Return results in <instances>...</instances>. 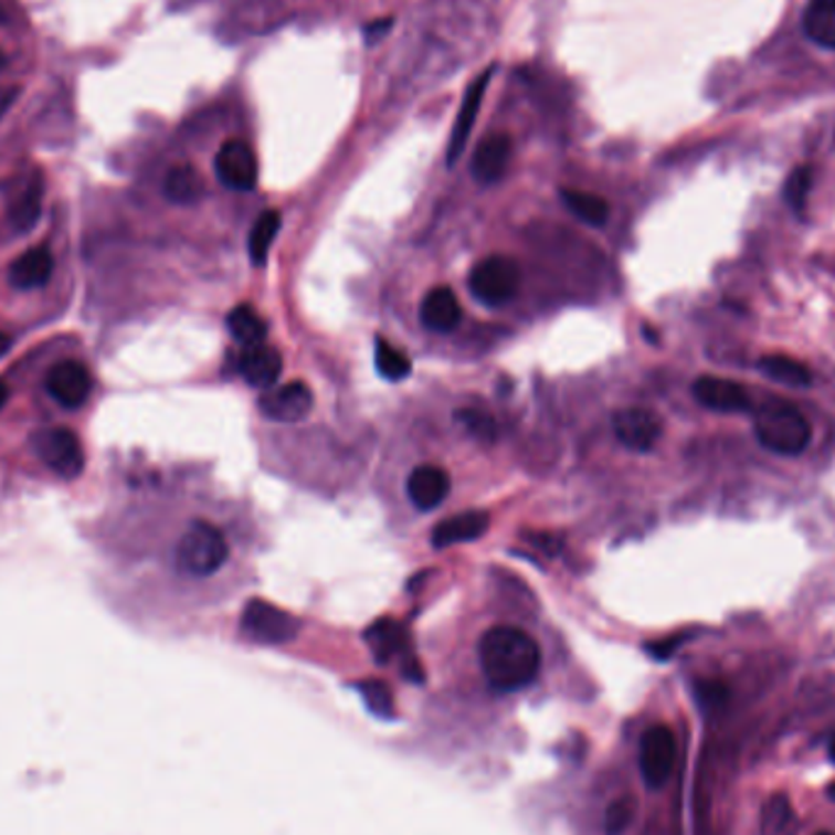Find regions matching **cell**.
<instances>
[{
	"label": "cell",
	"instance_id": "cell-1",
	"mask_svg": "<svg viewBox=\"0 0 835 835\" xmlns=\"http://www.w3.org/2000/svg\"><path fill=\"white\" fill-rule=\"evenodd\" d=\"M540 647L516 625H496L479 641V665L489 687L496 691H518L530 687L540 672Z\"/></svg>",
	"mask_w": 835,
	"mask_h": 835
},
{
	"label": "cell",
	"instance_id": "cell-2",
	"mask_svg": "<svg viewBox=\"0 0 835 835\" xmlns=\"http://www.w3.org/2000/svg\"><path fill=\"white\" fill-rule=\"evenodd\" d=\"M755 437L758 443L774 452V455L796 457L811 443V423L804 413L789 401L770 397L755 411Z\"/></svg>",
	"mask_w": 835,
	"mask_h": 835
},
{
	"label": "cell",
	"instance_id": "cell-3",
	"mask_svg": "<svg viewBox=\"0 0 835 835\" xmlns=\"http://www.w3.org/2000/svg\"><path fill=\"white\" fill-rule=\"evenodd\" d=\"M228 554L230 548L223 530L208 520H193L177 545L173 562L186 577H211L228 562Z\"/></svg>",
	"mask_w": 835,
	"mask_h": 835
},
{
	"label": "cell",
	"instance_id": "cell-4",
	"mask_svg": "<svg viewBox=\"0 0 835 835\" xmlns=\"http://www.w3.org/2000/svg\"><path fill=\"white\" fill-rule=\"evenodd\" d=\"M518 288H520L518 264L510 257H504V254L482 260L469 274L472 296L486 306L508 304V300L518 294Z\"/></svg>",
	"mask_w": 835,
	"mask_h": 835
},
{
	"label": "cell",
	"instance_id": "cell-5",
	"mask_svg": "<svg viewBox=\"0 0 835 835\" xmlns=\"http://www.w3.org/2000/svg\"><path fill=\"white\" fill-rule=\"evenodd\" d=\"M677 764V738L663 723L649 726L641 738V774L647 789H663Z\"/></svg>",
	"mask_w": 835,
	"mask_h": 835
},
{
	"label": "cell",
	"instance_id": "cell-6",
	"mask_svg": "<svg viewBox=\"0 0 835 835\" xmlns=\"http://www.w3.org/2000/svg\"><path fill=\"white\" fill-rule=\"evenodd\" d=\"M242 631L257 643L278 645L294 641L298 623L292 613L276 609L274 603L254 599L247 603L245 613H242Z\"/></svg>",
	"mask_w": 835,
	"mask_h": 835
},
{
	"label": "cell",
	"instance_id": "cell-7",
	"mask_svg": "<svg viewBox=\"0 0 835 835\" xmlns=\"http://www.w3.org/2000/svg\"><path fill=\"white\" fill-rule=\"evenodd\" d=\"M38 452L42 462L62 479H76L84 472V447L74 431L68 427H52L38 437Z\"/></svg>",
	"mask_w": 835,
	"mask_h": 835
},
{
	"label": "cell",
	"instance_id": "cell-8",
	"mask_svg": "<svg viewBox=\"0 0 835 835\" xmlns=\"http://www.w3.org/2000/svg\"><path fill=\"white\" fill-rule=\"evenodd\" d=\"M215 177L230 191H252L260 179L254 149L242 139H228L215 155Z\"/></svg>",
	"mask_w": 835,
	"mask_h": 835
},
{
	"label": "cell",
	"instance_id": "cell-9",
	"mask_svg": "<svg viewBox=\"0 0 835 835\" xmlns=\"http://www.w3.org/2000/svg\"><path fill=\"white\" fill-rule=\"evenodd\" d=\"M91 387V371L81 362H76V359H64V362L54 364L46 371L44 379L46 393H50L56 403L64 405V409H78V405H84Z\"/></svg>",
	"mask_w": 835,
	"mask_h": 835
},
{
	"label": "cell",
	"instance_id": "cell-10",
	"mask_svg": "<svg viewBox=\"0 0 835 835\" xmlns=\"http://www.w3.org/2000/svg\"><path fill=\"white\" fill-rule=\"evenodd\" d=\"M613 433L633 452H649L663 437V421L647 409H623L613 415Z\"/></svg>",
	"mask_w": 835,
	"mask_h": 835
},
{
	"label": "cell",
	"instance_id": "cell-11",
	"mask_svg": "<svg viewBox=\"0 0 835 835\" xmlns=\"http://www.w3.org/2000/svg\"><path fill=\"white\" fill-rule=\"evenodd\" d=\"M42 195H44V179L42 171H30L28 177L18 179L13 191L8 193V220L20 235H25L42 215Z\"/></svg>",
	"mask_w": 835,
	"mask_h": 835
},
{
	"label": "cell",
	"instance_id": "cell-12",
	"mask_svg": "<svg viewBox=\"0 0 835 835\" xmlns=\"http://www.w3.org/2000/svg\"><path fill=\"white\" fill-rule=\"evenodd\" d=\"M313 391L306 381H292L260 399V411L276 423H298L313 411Z\"/></svg>",
	"mask_w": 835,
	"mask_h": 835
},
{
	"label": "cell",
	"instance_id": "cell-13",
	"mask_svg": "<svg viewBox=\"0 0 835 835\" xmlns=\"http://www.w3.org/2000/svg\"><path fill=\"white\" fill-rule=\"evenodd\" d=\"M694 399L704 409L716 413H748L752 411V399L746 387L738 381L721 379V377H701L694 381Z\"/></svg>",
	"mask_w": 835,
	"mask_h": 835
},
{
	"label": "cell",
	"instance_id": "cell-14",
	"mask_svg": "<svg viewBox=\"0 0 835 835\" xmlns=\"http://www.w3.org/2000/svg\"><path fill=\"white\" fill-rule=\"evenodd\" d=\"M496 72V66H489L484 74L477 76V81L467 88V93H464V101H462V108H459V115L455 120V127H452V135H450V145H447V167L455 165V161L462 157L464 147H467L469 137H472V130H474V123H477V115L482 110V103H484V93L486 88H489L492 84V74Z\"/></svg>",
	"mask_w": 835,
	"mask_h": 835
},
{
	"label": "cell",
	"instance_id": "cell-15",
	"mask_svg": "<svg viewBox=\"0 0 835 835\" xmlns=\"http://www.w3.org/2000/svg\"><path fill=\"white\" fill-rule=\"evenodd\" d=\"M452 489L450 474L437 467V464H421L411 472L409 482H405V492H409L411 504L418 510H433L445 501Z\"/></svg>",
	"mask_w": 835,
	"mask_h": 835
},
{
	"label": "cell",
	"instance_id": "cell-16",
	"mask_svg": "<svg viewBox=\"0 0 835 835\" xmlns=\"http://www.w3.org/2000/svg\"><path fill=\"white\" fill-rule=\"evenodd\" d=\"M510 155H514V142H510L508 135L498 133L484 137L472 157L474 179L484 186L501 181L510 165Z\"/></svg>",
	"mask_w": 835,
	"mask_h": 835
},
{
	"label": "cell",
	"instance_id": "cell-17",
	"mask_svg": "<svg viewBox=\"0 0 835 835\" xmlns=\"http://www.w3.org/2000/svg\"><path fill=\"white\" fill-rule=\"evenodd\" d=\"M284 369V359L278 355L276 347L260 342V345H250L242 350L240 355V374L245 377L250 387H274L276 379L282 377Z\"/></svg>",
	"mask_w": 835,
	"mask_h": 835
},
{
	"label": "cell",
	"instance_id": "cell-18",
	"mask_svg": "<svg viewBox=\"0 0 835 835\" xmlns=\"http://www.w3.org/2000/svg\"><path fill=\"white\" fill-rule=\"evenodd\" d=\"M421 320L433 332H452L462 320V306L455 292L447 286H437L427 292L421 304Z\"/></svg>",
	"mask_w": 835,
	"mask_h": 835
},
{
	"label": "cell",
	"instance_id": "cell-19",
	"mask_svg": "<svg viewBox=\"0 0 835 835\" xmlns=\"http://www.w3.org/2000/svg\"><path fill=\"white\" fill-rule=\"evenodd\" d=\"M52 272H54L52 252L46 247H34V250H28L25 254H20V257L10 264L8 278H10V284L20 288V292H32V288H40L50 282Z\"/></svg>",
	"mask_w": 835,
	"mask_h": 835
},
{
	"label": "cell",
	"instance_id": "cell-20",
	"mask_svg": "<svg viewBox=\"0 0 835 835\" xmlns=\"http://www.w3.org/2000/svg\"><path fill=\"white\" fill-rule=\"evenodd\" d=\"M489 516L484 510H467V514L452 516L443 524H437L433 530V545L435 548H450V545L472 542L482 538L489 530Z\"/></svg>",
	"mask_w": 835,
	"mask_h": 835
},
{
	"label": "cell",
	"instance_id": "cell-21",
	"mask_svg": "<svg viewBox=\"0 0 835 835\" xmlns=\"http://www.w3.org/2000/svg\"><path fill=\"white\" fill-rule=\"evenodd\" d=\"M364 637L369 649L374 653V659L381 665H387L389 659L405 653V647H409V633H405L401 623L391 619H381L374 625H369Z\"/></svg>",
	"mask_w": 835,
	"mask_h": 835
},
{
	"label": "cell",
	"instance_id": "cell-22",
	"mask_svg": "<svg viewBox=\"0 0 835 835\" xmlns=\"http://www.w3.org/2000/svg\"><path fill=\"white\" fill-rule=\"evenodd\" d=\"M804 32L823 50H835V0H811L804 13Z\"/></svg>",
	"mask_w": 835,
	"mask_h": 835
},
{
	"label": "cell",
	"instance_id": "cell-23",
	"mask_svg": "<svg viewBox=\"0 0 835 835\" xmlns=\"http://www.w3.org/2000/svg\"><path fill=\"white\" fill-rule=\"evenodd\" d=\"M760 371L772 381H780V384L792 387V389H806L811 387V381H814V374H811V369L804 362H799V359H792L786 355L762 357Z\"/></svg>",
	"mask_w": 835,
	"mask_h": 835
},
{
	"label": "cell",
	"instance_id": "cell-24",
	"mask_svg": "<svg viewBox=\"0 0 835 835\" xmlns=\"http://www.w3.org/2000/svg\"><path fill=\"white\" fill-rule=\"evenodd\" d=\"M165 195L177 205H191L201 201L203 195V179L191 165H179L169 169L165 179Z\"/></svg>",
	"mask_w": 835,
	"mask_h": 835
},
{
	"label": "cell",
	"instance_id": "cell-25",
	"mask_svg": "<svg viewBox=\"0 0 835 835\" xmlns=\"http://www.w3.org/2000/svg\"><path fill=\"white\" fill-rule=\"evenodd\" d=\"M228 330L240 345H260L266 338V323L252 306L242 304L228 313Z\"/></svg>",
	"mask_w": 835,
	"mask_h": 835
},
{
	"label": "cell",
	"instance_id": "cell-26",
	"mask_svg": "<svg viewBox=\"0 0 835 835\" xmlns=\"http://www.w3.org/2000/svg\"><path fill=\"white\" fill-rule=\"evenodd\" d=\"M562 201L579 220H584L586 225H594V228L606 225V220L611 215L609 203L596 193H586V191H577V189H562Z\"/></svg>",
	"mask_w": 835,
	"mask_h": 835
},
{
	"label": "cell",
	"instance_id": "cell-27",
	"mask_svg": "<svg viewBox=\"0 0 835 835\" xmlns=\"http://www.w3.org/2000/svg\"><path fill=\"white\" fill-rule=\"evenodd\" d=\"M282 228V215L278 211H264L250 232V260L254 266H262L269 257V250L274 245V237Z\"/></svg>",
	"mask_w": 835,
	"mask_h": 835
},
{
	"label": "cell",
	"instance_id": "cell-28",
	"mask_svg": "<svg viewBox=\"0 0 835 835\" xmlns=\"http://www.w3.org/2000/svg\"><path fill=\"white\" fill-rule=\"evenodd\" d=\"M374 362L377 371L389 381H401L411 374V357L405 355L399 347H393L384 338H379L374 345Z\"/></svg>",
	"mask_w": 835,
	"mask_h": 835
},
{
	"label": "cell",
	"instance_id": "cell-29",
	"mask_svg": "<svg viewBox=\"0 0 835 835\" xmlns=\"http://www.w3.org/2000/svg\"><path fill=\"white\" fill-rule=\"evenodd\" d=\"M792 823V804L784 794H774L762 808V835H782Z\"/></svg>",
	"mask_w": 835,
	"mask_h": 835
},
{
	"label": "cell",
	"instance_id": "cell-30",
	"mask_svg": "<svg viewBox=\"0 0 835 835\" xmlns=\"http://www.w3.org/2000/svg\"><path fill=\"white\" fill-rule=\"evenodd\" d=\"M811 186H814V169H811V167H796V169L792 171V177L786 179V186H784V199H786L789 205L794 208L796 213H802V211H804Z\"/></svg>",
	"mask_w": 835,
	"mask_h": 835
},
{
	"label": "cell",
	"instance_id": "cell-31",
	"mask_svg": "<svg viewBox=\"0 0 835 835\" xmlns=\"http://www.w3.org/2000/svg\"><path fill=\"white\" fill-rule=\"evenodd\" d=\"M359 691H362L364 701L369 706L371 714H377L381 718H391L393 716V694L387 687L384 681L377 679H367L359 684Z\"/></svg>",
	"mask_w": 835,
	"mask_h": 835
},
{
	"label": "cell",
	"instance_id": "cell-32",
	"mask_svg": "<svg viewBox=\"0 0 835 835\" xmlns=\"http://www.w3.org/2000/svg\"><path fill=\"white\" fill-rule=\"evenodd\" d=\"M457 421L464 425V431L482 440V443H494L496 440V423L489 413L479 409H462L457 411Z\"/></svg>",
	"mask_w": 835,
	"mask_h": 835
},
{
	"label": "cell",
	"instance_id": "cell-33",
	"mask_svg": "<svg viewBox=\"0 0 835 835\" xmlns=\"http://www.w3.org/2000/svg\"><path fill=\"white\" fill-rule=\"evenodd\" d=\"M635 816V804L628 796L619 799L606 808V833L609 835H621L625 828L631 826V821Z\"/></svg>",
	"mask_w": 835,
	"mask_h": 835
},
{
	"label": "cell",
	"instance_id": "cell-34",
	"mask_svg": "<svg viewBox=\"0 0 835 835\" xmlns=\"http://www.w3.org/2000/svg\"><path fill=\"white\" fill-rule=\"evenodd\" d=\"M18 98V88L15 86H0V118H3L6 110L13 106Z\"/></svg>",
	"mask_w": 835,
	"mask_h": 835
},
{
	"label": "cell",
	"instance_id": "cell-35",
	"mask_svg": "<svg viewBox=\"0 0 835 835\" xmlns=\"http://www.w3.org/2000/svg\"><path fill=\"white\" fill-rule=\"evenodd\" d=\"M393 25V22L391 20H384V22H374V25H369L367 28V40L369 42H374L377 38H381V34H384L389 28Z\"/></svg>",
	"mask_w": 835,
	"mask_h": 835
},
{
	"label": "cell",
	"instance_id": "cell-36",
	"mask_svg": "<svg viewBox=\"0 0 835 835\" xmlns=\"http://www.w3.org/2000/svg\"><path fill=\"white\" fill-rule=\"evenodd\" d=\"M8 347H10L8 335H6V332H0V355H6V352H8Z\"/></svg>",
	"mask_w": 835,
	"mask_h": 835
},
{
	"label": "cell",
	"instance_id": "cell-37",
	"mask_svg": "<svg viewBox=\"0 0 835 835\" xmlns=\"http://www.w3.org/2000/svg\"><path fill=\"white\" fill-rule=\"evenodd\" d=\"M6 401H8V387L0 381V409H3Z\"/></svg>",
	"mask_w": 835,
	"mask_h": 835
},
{
	"label": "cell",
	"instance_id": "cell-38",
	"mask_svg": "<svg viewBox=\"0 0 835 835\" xmlns=\"http://www.w3.org/2000/svg\"><path fill=\"white\" fill-rule=\"evenodd\" d=\"M828 758H831V762H835V736H833L831 746H828Z\"/></svg>",
	"mask_w": 835,
	"mask_h": 835
},
{
	"label": "cell",
	"instance_id": "cell-39",
	"mask_svg": "<svg viewBox=\"0 0 835 835\" xmlns=\"http://www.w3.org/2000/svg\"><path fill=\"white\" fill-rule=\"evenodd\" d=\"M826 794H828V799H833V802H835V782L826 789Z\"/></svg>",
	"mask_w": 835,
	"mask_h": 835
},
{
	"label": "cell",
	"instance_id": "cell-40",
	"mask_svg": "<svg viewBox=\"0 0 835 835\" xmlns=\"http://www.w3.org/2000/svg\"><path fill=\"white\" fill-rule=\"evenodd\" d=\"M6 66V60H3V54H0V68H3Z\"/></svg>",
	"mask_w": 835,
	"mask_h": 835
},
{
	"label": "cell",
	"instance_id": "cell-41",
	"mask_svg": "<svg viewBox=\"0 0 835 835\" xmlns=\"http://www.w3.org/2000/svg\"><path fill=\"white\" fill-rule=\"evenodd\" d=\"M816 835H833V833H816Z\"/></svg>",
	"mask_w": 835,
	"mask_h": 835
}]
</instances>
